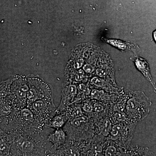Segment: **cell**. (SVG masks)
I'll return each instance as SVG.
<instances>
[{
    "instance_id": "cell-1",
    "label": "cell",
    "mask_w": 156,
    "mask_h": 156,
    "mask_svg": "<svg viewBox=\"0 0 156 156\" xmlns=\"http://www.w3.org/2000/svg\"><path fill=\"white\" fill-rule=\"evenodd\" d=\"M12 139L11 156H49L55 152L47 140L49 133L37 128L10 133Z\"/></svg>"
},
{
    "instance_id": "cell-2",
    "label": "cell",
    "mask_w": 156,
    "mask_h": 156,
    "mask_svg": "<svg viewBox=\"0 0 156 156\" xmlns=\"http://www.w3.org/2000/svg\"><path fill=\"white\" fill-rule=\"evenodd\" d=\"M125 113L131 122H137L148 115L152 102L145 93L140 91L126 92Z\"/></svg>"
},
{
    "instance_id": "cell-3",
    "label": "cell",
    "mask_w": 156,
    "mask_h": 156,
    "mask_svg": "<svg viewBox=\"0 0 156 156\" xmlns=\"http://www.w3.org/2000/svg\"><path fill=\"white\" fill-rule=\"evenodd\" d=\"M94 119L87 115L68 120L63 130L68 140L88 141L94 136Z\"/></svg>"
},
{
    "instance_id": "cell-4",
    "label": "cell",
    "mask_w": 156,
    "mask_h": 156,
    "mask_svg": "<svg viewBox=\"0 0 156 156\" xmlns=\"http://www.w3.org/2000/svg\"><path fill=\"white\" fill-rule=\"evenodd\" d=\"M29 89L27 94V105L36 101L52 99L53 92L50 85L36 76L27 77Z\"/></svg>"
},
{
    "instance_id": "cell-5",
    "label": "cell",
    "mask_w": 156,
    "mask_h": 156,
    "mask_svg": "<svg viewBox=\"0 0 156 156\" xmlns=\"http://www.w3.org/2000/svg\"><path fill=\"white\" fill-rule=\"evenodd\" d=\"M29 89L27 77L18 76L14 77L8 97L15 108L20 109L27 106V94Z\"/></svg>"
},
{
    "instance_id": "cell-6",
    "label": "cell",
    "mask_w": 156,
    "mask_h": 156,
    "mask_svg": "<svg viewBox=\"0 0 156 156\" xmlns=\"http://www.w3.org/2000/svg\"><path fill=\"white\" fill-rule=\"evenodd\" d=\"M27 107L32 111L45 128L57 112L53 98L36 101L28 104Z\"/></svg>"
},
{
    "instance_id": "cell-7",
    "label": "cell",
    "mask_w": 156,
    "mask_h": 156,
    "mask_svg": "<svg viewBox=\"0 0 156 156\" xmlns=\"http://www.w3.org/2000/svg\"><path fill=\"white\" fill-rule=\"evenodd\" d=\"M94 136L93 137L105 142L108 139L113 123L109 113L103 116L94 119Z\"/></svg>"
},
{
    "instance_id": "cell-8",
    "label": "cell",
    "mask_w": 156,
    "mask_h": 156,
    "mask_svg": "<svg viewBox=\"0 0 156 156\" xmlns=\"http://www.w3.org/2000/svg\"><path fill=\"white\" fill-rule=\"evenodd\" d=\"M88 142L68 140L64 146L53 154L55 156H80L82 148Z\"/></svg>"
},
{
    "instance_id": "cell-9",
    "label": "cell",
    "mask_w": 156,
    "mask_h": 156,
    "mask_svg": "<svg viewBox=\"0 0 156 156\" xmlns=\"http://www.w3.org/2000/svg\"><path fill=\"white\" fill-rule=\"evenodd\" d=\"M78 94V90L74 85H70L62 90L61 100L59 105L57 108L58 112L64 111L69 105L75 101Z\"/></svg>"
},
{
    "instance_id": "cell-10",
    "label": "cell",
    "mask_w": 156,
    "mask_h": 156,
    "mask_svg": "<svg viewBox=\"0 0 156 156\" xmlns=\"http://www.w3.org/2000/svg\"><path fill=\"white\" fill-rule=\"evenodd\" d=\"M137 122H126L123 126L116 143L122 147L128 149L134 134Z\"/></svg>"
},
{
    "instance_id": "cell-11",
    "label": "cell",
    "mask_w": 156,
    "mask_h": 156,
    "mask_svg": "<svg viewBox=\"0 0 156 156\" xmlns=\"http://www.w3.org/2000/svg\"><path fill=\"white\" fill-rule=\"evenodd\" d=\"M47 140L51 144L53 150H58L64 146L68 140L67 135L62 128L54 129L48 134Z\"/></svg>"
},
{
    "instance_id": "cell-12",
    "label": "cell",
    "mask_w": 156,
    "mask_h": 156,
    "mask_svg": "<svg viewBox=\"0 0 156 156\" xmlns=\"http://www.w3.org/2000/svg\"><path fill=\"white\" fill-rule=\"evenodd\" d=\"M104 142L93 137L82 148L80 156H102Z\"/></svg>"
},
{
    "instance_id": "cell-13",
    "label": "cell",
    "mask_w": 156,
    "mask_h": 156,
    "mask_svg": "<svg viewBox=\"0 0 156 156\" xmlns=\"http://www.w3.org/2000/svg\"><path fill=\"white\" fill-rule=\"evenodd\" d=\"M128 149L122 147L115 141L108 139L104 143L102 156H128Z\"/></svg>"
},
{
    "instance_id": "cell-14",
    "label": "cell",
    "mask_w": 156,
    "mask_h": 156,
    "mask_svg": "<svg viewBox=\"0 0 156 156\" xmlns=\"http://www.w3.org/2000/svg\"><path fill=\"white\" fill-rule=\"evenodd\" d=\"M134 63L137 69L140 72L152 86L154 92L156 93V85L151 74L149 65L144 58L136 56L134 59Z\"/></svg>"
},
{
    "instance_id": "cell-15",
    "label": "cell",
    "mask_w": 156,
    "mask_h": 156,
    "mask_svg": "<svg viewBox=\"0 0 156 156\" xmlns=\"http://www.w3.org/2000/svg\"><path fill=\"white\" fill-rule=\"evenodd\" d=\"M91 83L97 88H100L111 94H119L123 90L122 88H117L108 82L98 77L92 78L91 80Z\"/></svg>"
},
{
    "instance_id": "cell-16",
    "label": "cell",
    "mask_w": 156,
    "mask_h": 156,
    "mask_svg": "<svg viewBox=\"0 0 156 156\" xmlns=\"http://www.w3.org/2000/svg\"><path fill=\"white\" fill-rule=\"evenodd\" d=\"M0 131L1 156H11L12 145V139L11 134L5 132L1 129Z\"/></svg>"
},
{
    "instance_id": "cell-17",
    "label": "cell",
    "mask_w": 156,
    "mask_h": 156,
    "mask_svg": "<svg viewBox=\"0 0 156 156\" xmlns=\"http://www.w3.org/2000/svg\"><path fill=\"white\" fill-rule=\"evenodd\" d=\"M69 120L68 117L65 112H57L56 114L46 126L45 128L54 129L63 128Z\"/></svg>"
},
{
    "instance_id": "cell-18",
    "label": "cell",
    "mask_w": 156,
    "mask_h": 156,
    "mask_svg": "<svg viewBox=\"0 0 156 156\" xmlns=\"http://www.w3.org/2000/svg\"><path fill=\"white\" fill-rule=\"evenodd\" d=\"M128 156H156L153 152L147 147H143L136 146L130 147L128 149Z\"/></svg>"
},
{
    "instance_id": "cell-19",
    "label": "cell",
    "mask_w": 156,
    "mask_h": 156,
    "mask_svg": "<svg viewBox=\"0 0 156 156\" xmlns=\"http://www.w3.org/2000/svg\"><path fill=\"white\" fill-rule=\"evenodd\" d=\"M105 41H106L107 43L112 45L114 47H115L118 49L122 50V51H127L132 50L134 49V45L131 44L128 42L118 40H111V39H105Z\"/></svg>"
},
{
    "instance_id": "cell-20",
    "label": "cell",
    "mask_w": 156,
    "mask_h": 156,
    "mask_svg": "<svg viewBox=\"0 0 156 156\" xmlns=\"http://www.w3.org/2000/svg\"><path fill=\"white\" fill-rule=\"evenodd\" d=\"M81 107L85 115L92 118L93 103L92 99L89 97L83 101L81 103Z\"/></svg>"
},
{
    "instance_id": "cell-21",
    "label": "cell",
    "mask_w": 156,
    "mask_h": 156,
    "mask_svg": "<svg viewBox=\"0 0 156 156\" xmlns=\"http://www.w3.org/2000/svg\"><path fill=\"white\" fill-rule=\"evenodd\" d=\"M13 79L14 77H11L1 83V98H6L10 95L11 85Z\"/></svg>"
},
{
    "instance_id": "cell-22",
    "label": "cell",
    "mask_w": 156,
    "mask_h": 156,
    "mask_svg": "<svg viewBox=\"0 0 156 156\" xmlns=\"http://www.w3.org/2000/svg\"><path fill=\"white\" fill-rule=\"evenodd\" d=\"M153 36L154 41H155L156 44V29L154 30L153 33Z\"/></svg>"
},
{
    "instance_id": "cell-23",
    "label": "cell",
    "mask_w": 156,
    "mask_h": 156,
    "mask_svg": "<svg viewBox=\"0 0 156 156\" xmlns=\"http://www.w3.org/2000/svg\"><path fill=\"white\" fill-rule=\"evenodd\" d=\"M49 156H55V155H54V154H52L50 155Z\"/></svg>"
}]
</instances>
